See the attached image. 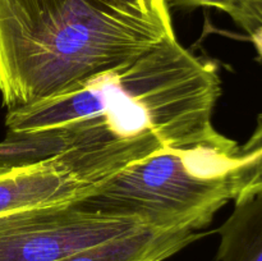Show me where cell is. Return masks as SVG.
<instances>
[{
	"label": "cell",
	"mask_w": 262,
	"mask_h": 261,
	"mask_svg": "<svg viewBox=\"0 0 262 261\" xmlns=\"http://www.w3.org/2000/svg\"><path fill=\"white\" fill-rule=\"evenodd\" d=\"M220 95L216 64L176 37L67 94L10 110L5 125L7 133L66 125L71 147L55 159L92 187L161 148L215 135Z\"/></svg>",
	"instance_id": "cell-1"
},
{
	"label": "cell",
	"mask_w": 262,
	"mask_h": 261,
	"mask_svg": "<svg viewBox=\"0 0 262 261\" xmlns=\"http://www.w3.org/2000/svg\"><path fill=\"white\" fill-rule=\"evenodd\" d=\"M176 37L164 0H0L3 105L60 96Z\"/></svg>",
	"instance_id": "cell-2"
},
{
	"label": "cell",
	"mask_w": 262,
	"mask_h": 261,
	"mask_svg": "<svg viewBox=\"0 0 262 261\" xmlns=\"http://www.w3.org/2000/svg\"><path fill=\"white\" fill-rule=\"evenodd\" d=\"M239 146L216 132L148 158L95 184L74 204L86 211L133 217L146 227L200 230L234 199Z\"/></svg>",
	"instance_id": "cell-3"
},
{
	"label": "cell",
	"mask_w": 262,
	"mask_h": 261,
	"mask_svg": "<svg viewBox=\"0 0 262 261\" xmlns=\"http://www.w3.org/2000/svg\"><path fill=\"white\" fill-rule=\"evenodd\" d=\"M86 211L74 201L0 214V261H58L142 227Z\"/></svg>",
	"instance_id": "cell-4"
},
{
	"label": "cell",
	"mask_w": 262,
	"mask_h": 261,
	"mask_svg": "<svg viewBox=\"0 0 262 261\" xmlns=\"http://www.w3.org/2000/svg\"><path fill=\"white\" fill-rule=\"evenodd\" d=\"M89 188L56 159L0 171V214L74 201Z\"/></svg>",
	"instance_id": "cell-5"
},
{
	"label": "cell",
	"mask_w": 262,
	"mask_h": 261,
	"mask_svg": "<svg viewBox=\"0 0 262 261\" xmlns=\"http://www.w3.org/2000/svg\"><path fill=\"white\" fill-rule=\"evenodd\" d=\"M204 237L197 230L142 227L58 261H166Z\"/></svg>",
	"instance_id": "cell-6"
},
{
	"label": "cell",
	"mask_w": 262,
	"mask_h": 261,
	"mask_svg": "<svg viewBox=\"0 0 262 261\" xmlns=\"http://www.w3.org/2000/svg\"><path fill=\"white\" fill-rule=\"evenodd\" d=\"M219 228L216 261H262V189L234 200Z\"/></svg>",
	"instance_id": "cell-7"
},
{
	"label": "cell",
	"mask_w": 262,
	"mask_h": 261,
	"mask_svg": "<svg viewBox=\"0 0 262 261\" xmlns=\"http://www.w3.org/2000/svg\"><path fill=\"white\" fill-rule=\"evenodd\" d=\"M238 156L242 163L233 178V200L262 189V114L258 115L252 136L238 150Z\"/></svg>",
	"instance_id": "cell-8"
},
{
	"label": "cell",
	"mask_w": 262,
	"mask_h": 261,
	"mask_svg": "<svg viewBox=\"0 0 262 261\" xmlns=\"http://www.w3.org/2000/svg\"><path fill=\"white\" fill-rule=\"evenodd\" d=\"M169 9H196V8H216L227 13L233 0H164Z\"/></svg>",
	"instance_id": "cell-9"
}]
</instances>
